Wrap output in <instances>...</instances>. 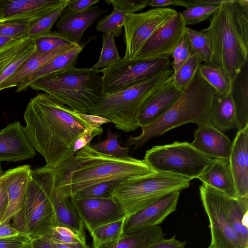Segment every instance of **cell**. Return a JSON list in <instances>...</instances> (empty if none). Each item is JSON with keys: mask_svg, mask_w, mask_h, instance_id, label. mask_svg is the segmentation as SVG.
<instances>
[{"mask_svg": "<svg viewBox=\"0 0 248 248\" xmlns=\"http://www.w3.org/2000/svg\"><path fill=\"white\" fill-rule=\"evenodd\" d=\"M125 182L122 180H112L98 183L78 192L73 197L76 200L111 198L115 190Z\"/></svg>", "mask_w": 248, "mask_h": 248, "instance_id": "836d02e7", "label": "cell"}, {"mask_svg": "<svg viewBox=\"0 0 248 248\" xmlns=\"http://www.w3.org/2000/svg\"><path fill=\"white\" fill-rule=\"evenodd\" d=\"M46 235L56 244L68 245L86 243V239L82 238L70 229L64 227L56 226Z\"/></svg>", "mask_w": 248, "mask_h": 248, "instance_id": "7bdbcfd3", "label": "cell"}, {"mask_svg": "<svg viewBox=\"0 0 248 248\" xmlns=\"http://www.w3.org/2000/svg\"><path fill=\"white\" fill-rule=\"evenodd\" d=\"M223 0H185V7L186 8L203 6H210L220 4Z\"/></svg>", "mask_w": 248, "mask_h": 248, "instance_id": "11a10c76", "label": "cell"}, {"mask_svg": "<svg viewBox=\"0 0 248 248\" xmlns=\"http://www.w3.org/2000/svg\"><path fill=\"white\" fill-rule=\"evenodd\" d=\"M164 235L162 228L158 225L134 233H124L118 239L99 248H149L164 238Z\"/></svg>", "mask_w": 248, "mask_h": 248, "instance_id": "4dcf8cb0", "label": "cell"}, {"mask_svg": "<svg viewBox=\"0 0 248 248\" xmlns=\"http://www.w3.org/2000/svg\"><path fill=\"white\" fill-rule=\"evenodd\" d=\"M173 74L170 67L143 82L106 95L88 109V114L107 118L124 132L134 131L140 127L138 117L145 102Z\"/></svg>", "mask_w": 248, "mask_h": 248, "instance_id": "52a82bcc", "label": "cell"}, {"mask_svg": "<svg viewBox=\"0 0 248 248\" xmlns=\"http://www.w3.org/2000/svg\"><path fill=\"white\" fill-rule=\"evenodd\" d=\"M216 93L197 71L178 102L156 121L140 127L141 134L130 136L126 147L134 145L136 150L150 139L187 123H195L199 127L211 124L210 107Z\"/></svg>", "mask_w": 248, "mask_h": 248, "instance_id": "277c9868", "label": "cell"}, {"mask_svg": "<svg viewBox=\"0 0 248 248\" xmlns=\"http://www.w3.org/2000/svg\"><path fill=\"white\" fill-rule=\"evenodd\" d=\"M113 7V10L109 15L98 21L95 28L104 34L112 33L118 37L123 32L125 19L128 14L116 7Z\"/></svg>", "mask_w": 248, "mask_h": 248, "instance_id": "e575fe53", "label": "cell"}, {"mask_svg": "<svg viewBox=\"0 0 248 248\" xmlns=\"http://www.w3.org/2000/svg\"><path fill=\"white\" fill-rule=\"evenodd\" d=\"M118 138L119 135L117 134L112 133L108 129L105 140L90 143V145L92 148L99 152L115 157L124 158L130 156L128 155L129 147L121 146L119 143Z\"/></svg>", "mask_w": 248, "mask_h": 248, "instance_id": "f35d334b", "label": "cell"}, {"mask_svg": "<svg viewBox=\"0 0 248 248\" xmlns=\"http://www.w3.org/2000/svg\"><path fill=\"white\" fill-rule=\"evenodd\" d=\"M173 79V74L145 102L138 117L140 127L156 121L179 100L183 91L175 85Z\"/></svg>", "mask_w": 248, "mask_h": 248, "instance_id": "e0dca14e", "label": "cell"}, {"mask_svg": "<svg viewBox=\"0 0 248 248\" xmlns=\"http://www.w3.org/2000/svg\"><path fill=\"white\" fill-rule=\"evenodd\" d=\"M55 186L53 169L44 166L32 170L24 205L11 224L31 240L46 235L56 226L51 201Z\"/></svg>", "mask_w": 248, "mask_h": 248, "instance_id": "8992f818", "label": "cell"}, {"mask_svg": "<svg viewBox=\"0 0 248 248\" xmlns=\"http://www.w3.org/2000/svg\"><path fill=\"white\" fill-rule=\"evenodd\" d=\"M169 58L143 60L122 58L101 69L104 96L124 90L153 77L171 67Z\"/></svg>", "mask_w": 248, "mask_h": 248, "instance_id": "30bf717a", "label": "cell"}, {"mask_svg": "<svg viewBox=\"0 0 248 248\" xmlns=\"http://www.w3.org/2000/svg\"><path fill=\"white\" fill-rule=\"evenodd\" d=\"M2 173H3V171L1 169V164L0 162V176L2 175Z\"/></svg>", "mask_w": 248, "mask_h": 248, "instance_id": "6125c7cd", "label": "cell"}, {"mask_svg": "<svg viewBox=\"0 0 248 248\" xmlns=\"http://www.w3.org/2000/svg\"><path fill=\"white\" fill-rule=\"evenodd\" d=\"M37 50L34 37L15 40L0 49V86Z\"/></svg>", "mask_w": 248, "mask_h": 248, "instance_id": "ffe728a7", "label": "cell"}, {"mask_svg": "<svg viewBox=\"0 0 248 248\" xmlns=\"http://www.w3.org/2000/svg\"><path fill=\"white\" fill-rule=\"evenodd\" d=\"M102 47L98 60L92 67L95 70L104 69L120 60L121 57L112 33L102 36Z\"/></svg>", "mask_w": 248, "mask_h": 248, "instance_id": "d590c367", "label": "cell"}, {"mask_svg": "<svg viewBox=\"0 0 248 248\" xmlns=\"http://www.w3.org/2000/svg\"><path fill=\"white\" fill-rule=\"evenodd\" d=\"M0 20H1V14H0Z\"/></svg>", "mask_w": 248, "mask_h": 248, "instance_id": "e7e4bbea", "label": "cell"}, {"mask_svg": "<svg viewBox=\"0 0 248 248\" xmlns=\"http://www.w3.org/2000/svg\"><path fill=\"white\" fill-rule=\"evenodd\" d=\"M103 131V129L101 126L96 127L88 133L79 137L74 144L73 148L74 153L75 154L76 152L91 142L92 140L94 137L101 135Z\"/></svg>", "mask_w": 248, "mask_h": 248, "instance_id": "681fc988", "label": "cell"}, {"mask_svg": "<svg viewBox=\"0 0 248 248\" xmlns=\"http://www.w3.org/2000/svg\"><path fill=\"white\" fill-rule=\"evenodd\" d=\"M57 248H91L86 243H80L68 245H63L55 244Z\"/></svg>", "mask_w": 248, "mask_h": 248, "instance_id": "680465c9", "label": "cell"}, {"mask_svg": "<svg viewBox=\"0 0 248 248\" xmlns=\"http://www.w3.org/2000/svg\"><path fill=\"white\" fill-rule=\"evenodd\" d=\"M107 12L99 6L77 13L68 12L64 9L56 23L57 31L75 44H79L85 31Z\"/></svg>", "mask_w": 248, "mask_h": 248, "instance_id": "44dd1931", "label": "cell"}, {"mask_svg": "<svg viewBox=\"0 0 248 248\" xmlns=\"http://www.w3.org/2000/svg\"><path fill=\"white\" fill-rule=\"evenodd\" d=\"M70 0H0L1 23L21 21L32 23Z\"/></svg>", "mask_w": 248, "mask_h": 248, "instance_id": "5bb4252c", "label": "cell"}, {"mask_svg": "<svg viewBox=\"0 0 248 248\" xmlns=\"http://www.w3.org/2000/svg\"><path fill=\"white\" fill-rule=\"evenodd\" d=\"M197 72L208 83L220 94L230 92L232 82L217 67L207 63L201 64Z\"/></svg>", "mask_w": 248, "mask_h": 248, "instance_id": "1f68e13d", "label": "cell"}, {"mask_svg": "<svg viewBox=\"0 0 248 248\" xmlns=\"http://www.w3.org/2000/svg\"><path fill=\"white\" fill-rule=\"evenodd\" d=\"M76 45L78 44L63 46L44 54L35 52L0 86V91L17 86L21 82L27 79L50 61L70 50Z\"/></svg>", "mask_w": 248, "mask_h": 248, "instance_id": "4316f807", "label": "cell"}, {"mask_svg": "<svg viewBox=\"0 0 248 248\" xmlns=\"http://www.w3.org/2000/svg\"><path fill=\"white\" fill-rule=\"evenodd\" d=\"M126 217L94 230L91 233L93 238V248H99L105 244L120 238L124 234V227Z\"/></svg>", "mask_w": 248, "mask_h": 248, "instance_id": "d6a6232c", "label": "cell"}, {"mask_svg": "<svg viewBox=\"0 0 248 248\" xmlns=\"http://www.w3.org/2000/svg\"><path fill=\"white\" fill-rule=\"evenodd\" d=\"M31 171L30 165H24L8 170L1 175L8 198V208L1 223L10 222L22 208Z\"/></svg>", "mask_w": 248, "mask_h": 248, "instance_id": "d6986e66", "label": "cell"}, {"mask_svg": "<svg viewBox=\"0 0 248 248\" xmlns=\"http://www.w3.org/2000/svg\"><path fill=\"white\" fill-rule=\"evenodd\" d=\"M171 56L173 58L171 68L174 73H175L190 56V47L186 35L174 50Z\"/></svg>", "mask_w": 248, "mask_h": 248, "instance_id": "f6af8a7d", "label": "cell"}, {"mask_svg": "<svg viewBox=\"0 0 248 248\" xmlns=\"http://www.w3.org/2000/svg\"><path fill=\"white\" fill-rule=\"evenodd\" d=\"M8 205V198L7 190L0 176V224L6 214Z\"/></svg>", "mask_w": 248, "mask_h": 248, "instance_id": "816d5d0a", "label": "cell"}, {"mask_svg": "<svg viewBox=\"0 0 248 248\" xmlns=\"http://www.w3.org/2000/svg\"><path fill=\"white\" fill-rule=\"evenodd\" d=\"M181 12L166 22L145 42L134 58L143 60L170 58L186 35Z\"/></svg>", "mask_w": 248, "mask_h": 248, "instance_id": "4fadbf2b", "label": "cell"}, {"mask_svg": "<svg viewBox=\"0 0 248 248\" xmlns=\"http://www.w3.org/2000/svg\"><path fill=\"white\" fill-rule=\"evenodd\" d=\"M150 0H105L108 5L121 9L128 14L141 11L148 4Z\"/></svg>", "mask_w": 248, "mask_h": 248, "instance_id": "bcb514c9", "label": "cell"}, {"mask_svg": "<svg viewBox=\"0 0 248 248\" xmlns=\"http://www.w3.org/2000/svg\"><path fill=\"white\" fill-rule=\"evenodd\" d=\"M56 226L67 228L82 238L86 239L84 226L80 216L76 200L73 196L62 197L56 192L51 196Z\"/></svg>", "mask_w": 248, "mask_h": 248, "instance_id": "484cf974", "label": "cell"}, {"mask_svg": "<svg viewBox=\"0 0 248 248\" xmlns=\"http://www.w3.org/2000/svg\"><path fill=\"white\" fill-rule=\"evenodd\" d=\"M186 241H181L175 236L169 239L164 238L153 244L149 248H185Z\"/></svg>", "mask_w": 248, "mask_h": 248, "instance_id": "f907efd6", "label": "cell"}, {"mask_svg": "<svg viewBox=\"0 0 248 248\" xmlns=\"http://www.w3.org/2000/svg\"><path fill=\"white\" fill-rule=\"evenodd\" d=\"M202 184L217 189L229 196L238 197L229 159L213 158L198 177Z\"/></svg>", "mask_w": 248, "mask_h": 248, "instance_id": "cb8c5ba5", "label": "cell"}, {"mask_svg": "<svg viewBox=\"0 0 248 248\" xmlns=\"http://www.w3.org/2000/svg\"><path fill=\"white\" fill-rule=\"evenodd\" d=\"M220 4L192 7L181 12L186 25L199 23L211 17L219 9Z\"/></svg>", "mask_w": 248, "mask_h": 248, "instance_id": "b9f144b4", "label": "cell"}, {"mask_svg": "<svg viewBox=\"0 0 248 248\" xmlns=\"http://www.w3.org/2000/svg\"><path fill=\"white\" fill-rule=\"evenodd\" d=\"M211 124L221 132L236 127V113L231 91L227 94L216 93L210 107Z\"/></svg>", "mask_w": 248, "mask_h": 248, "instance_id": "83f0119b", "label": "cell"}, {"mask_svg": "<svg viewBox=\"0 0 248 248\" xmlns=\"http://www.w3.org/2000/svg\"><path fill=\"white\" fill-rule=\"evenodd\" d=\"M31 23L21 21H10L0 23V36L14 40L26 36Z\"/></svg>", "mask_w": 248, "mask_h": 248, "instance_id": "ee69618b", "label": "cell"}, {"mask_svg": "<svg viewBox=\"0 0 248 248\" xmlns=\"http://www.w3.org/2000/svg\"><path fill=\"white\" fill-rule=\"evenodd\" d=\"M36 151L27 139L19 121L0 131V162H16L33 158Z\"/></svg>", "mask_w": 248, "mask_h": 248, "instance_id": "ac0fdd59", "label": "cell"}, {"mask_svg": "<svg viewBox=\"0 0 248 248\" xmlns=\"http://www.w3.org/2000/svg\"><path fill=\"white\" fill-rule=\"evenodd\" d=\"M180 192H170L146 208L126 217L124 233H134L158 226L176 211Z\"/></svg>", "mask_w": 248, "mask_h": 248, "instance_id": "9a60e30c", "label": "cell"}, {"mask_svg": "<svg viewBox=\"0 0 248 248\" xmlns=\"http://www.w3.org/2000/svg\"><path fill=\"white\" fill-rule=\"evenodd\" d=\"M96 38V36L87 37L79 44L76 45L70 50L55 58L27 79L21 82L17 86L16 92L20 93L26 90L31 83L41 78L75 67L77 63L78 57L85 46L92 40Z\"/></svg>", "mask_w": 248, "mask_h": 248, "instance_id": "d4e9b609", "label": "cell"}, {"mask_svg": "<svg viewBox=\"0 0 248 248\" xmlns=\"http://www.w3.org/2000/svg\"><path fill=\"white\" fill-rule=\"evenodd\" d=\"M227 215L244 248H248V196H228Z\"/></svg>", "mask_w": 248, "mask_h": 248, "instance_id": "f546056e", "label": "cell"}, {"mask_svg": "<svg viewBox=\"0 0 248 248\" xmlns=\"http://www.w3.org/2000/svg\"><path fill=\"white\" fill-rule=\"evenodd\" d=\"M207 248H214L212 246L210 245Z\"/></svg>", "mask_w": 248, "mask_h": 248, "instance_id": "be15d7a7", "label": "cell"}, {"mask_svg": "<svg viewBox=\"0 0 248 248\" xmlns=\"http://www.w3.org/2000/svg\"><path fill=\"white\" fill-rule=\"evenodd\" d=\"M99 2V0H70L64 8L70 12H80L84 11Z\"/></svg>", "mask_w": 248, "mask_h": 248, "instance_id": "c3c4849f", "label": "cell"}, {"mask_svg": "<svg viewBox=\"0 0 248 248\" xmlns=\"http://www.w3.org/2000/svg\"><path fill=\"white\" fill-rule=\"evenodd\" d=\"M190 144L200 152L214 158L229 159L232 148L229 139L211 124L198 127Z\"/></svg>", "mask_w": 248, "mask_h": 248, "instance_id": "603a6c76", "label": "cell"}, {"mask_svg": "<svg viewBox=\"0 0 248 248\" xmlns=\"http://www.w3.org/2000/svg\"><path fill=\"white\" fill-rule=\"evenodd\" d=\"M31 242V240L24 234L0 238V248H18Z\"/></svg>", "mask_w": 248, "mask_h": 248, "instance_id": "7dc6e473", "label": "cell"}, {"mask_svg": "<svg viewBox=\"0 0 248 248\" xmlns=\"http://www.w3.org/2000/svg\"><path fill=\"white\" fill-rule=\"evenodd\" d=\"M231 93L236 113V127L248 125V62L232 82Z\"/></svg>", "mask_w": 248, "mask_h": 248, "instance_id": "f1b7e54d", "label": "cell"}, {"mask_svg": "<svg viewBox=\"0 0 248 248\" xmlns=\"http://www.w3.org/2000/svg\"><path fill=\"white\" fill-rule=\"evenodd\" d=\"M18 248H31V242L27 243Z\"/></svg>", "mask_w": 248, "mask_h": 248, "instance_id": "94428289", "label": "cell"}, {"mask_svg": "<svg viewBox=\"0 0 248 248\" xmlns=\"http://www.w3.org/2000/svg\"><path fill=\"white\" fill-rule=\"evenodd\" d=\"M23 117L27 139L45 158V166L52 169L74 156V146L79 137L98 127L46 93L31 99Z\"/></svg>", "mask_w": 248, "mask_h": 248, "instance_id": "6da1fadb", "label": "cell"}, {"mask_svg": "<svg viewBox=\"0 0 248 248\" xmlns=\"http://www.w3.org/2000/svg\"><path fill=\"white\" fill-rule=\"evenodd\" d=\"M85 227L91 234L96 229L126 217L125 213L112 198L76 200Z\"/></svg>", "mask_w": 248, "mask_h": 248, "instance_id": "2e32d148", "label": "cell"}, {"mask_svg": "<svg viewBox=\"0 0 248 248\" xmlns=\"http://www.w3.org/2000/svg\"><path fill=\"white\" fill-rule=\"evenodd\" d=\"M148 5L155 8L170 5L183 6V2L182 0H150Z\"/></svg>", "mask_w": 248, "mask_h": 248, "instance_id": "9f6ffc18", "label": "cell"}, {"mask_svg": "<svg viewBox=\"0 0 248 248\" xmlns=\"http://www.w3.org/2000/svg\"><path fill=\"white\" fill-rule=\"evenodd\" d=\"M70 1V0L69 2L55 11L43 16L31 23L27 31L26 36L35 37L50 32L63 10Z\"/></svg>", "mask_w": 248, "mask_h": 248, "instance_id": "60d3db41", "label": "cell"}, {"mask_svg": "<svg viewBox=\"0 0 248 248\" xmlns=\"http://www.w3.org/2000/svg\"><path fill=\"white\" fill-rule=\"evenodd\" d=\"M31 248H57L53 243L46 234L41 237L31 240Z\"/></svg>", "mask_w": 248, "mask_h": 248, "instance_id": "f5cc1de1", "label": "cell"}, {"mask_svg": "<svg viewBox=\"0 0 248 248\" xmlns=\"http://www.w3.org/2000/svg\"><path fill=\"white\" fill-rule=\"evenodd\" d=\"M14 40H15L9 37L0 36V49Z\"/></svg>", "mask_w": 248, "mask_h": 248, "instance_id": "91938a15", "label": "cell"}, {"mask_svg": "<svg viewBox=\"0 0 248 248\" xmlns=\"http://www.w3.org/2000/svg\"><path fill=\"white\" fill-rule=\"evenodd\" d=\"M178 12L170 8L156 7L126 16L124 24V58L132 59L147 40Z\"/></svg>", "mask_w": 248, "mask_h": 248, "instance_id": "7c38bea8", "label": "cell"}, {"mask_svg": "<svg viewBox=\"0 0 248 248\" xmlns=\"http://www.w3.org/2000/svg\"><path fill=\"white\" fill-rule=\"evenodd\" d=\"M200 195L211 231L210 245L214 248H244L227 215L228 195L202 184Z\"/></svg>", "mask_w": 248, "mask_h": 248, "instance_id": "8fae6325", "label": "cell"}, {"mask_svg": "<svg viewBox=\"0 0 248 248\" xmlns=\"http://www.w3.org/2000/svg\"><path fill=\"white\" fill-rule=\"evenodd\" d=\"M190 181V179L179 175L155 172L143 178L123 183L112 196L128 217L170 192L187 188Z\"/></svg>", "mask_w": 248, "mask_h": 248, "instance_id": "ba28073f", "label": "cell"}, {"mask_svg": "<svg viewBox=\"0 0 248 248\" xmlns=\"http://www.w3.org/2000/svg\"><path fill=\"white\" fill-rule=\"evenodd\" d=\"M82 116L94 126L100 127L103 124L111 123L110 121L99 116L94 115L90 114L82 113Z\"/></svg>", "mask_w": 248, "mask_h": 248, "instance_id": "6f0895ef", "label": "cell"}, {"mask_svg": "<svg viewBox=\"0 0 248 248\" xmlns=\"http://www.w3.org/2000/svg\"><path fill=\"white\" fill-rule=\"evenodd\" d=\"M201 31L212 52L207 63L219 68L232 82L248 62V0H223L208 27Z\"/></svg>", "mask_w": 248, "mask_h": 248, "instance_id": "3957f363", "label": "cell"}, {"mask_svg": "<svg viewBox=\"0 0 248 248\" xmlns=\"http://www.w3.org/2000/svg\"><path fill=\"white\" fill-rule=\"evenodd\" d=\"M21 234L14 228L9 221H5L0 224V238L12 237Z\"/></svg>", "mask_w": 248, "mask_h": 248, "instance_id": "db71d44e", "label": "cell"}, {"mask_svg": "<svg viewBox=\"0 0 248 248\" xmlns=\"http://www.w3.org/2000/svg\"><path fill=\"white\" fill-rule=\"evenodd\" d=\"M155 172L171 173L190 179L198 178L213 159L194 148L187 142L153 147L144 159Z\"/></svg>", "mask_w": 248, "mask_h": 248, "instance_id": "9c48e42d", "label": "cell"}, {"mask_svg": "<svg viewBox=\"0 0 248 248\" xmlns=\"http://www.w3.org/2000/svg\"><path fill=\"white\" fill-rule=\"evenodd\" d=\"M186 36L190 47V55L197 54L204 63H208L211 59L212 52L203 34L201 31L186 27Z\"/></svg>", "mask_w": 248, "mask_h": 248, "instance_id": "8d00e7d4", "label": "cell"}, {"mask_svg": "<svg viewBox=\"0 0 248 248\" xmlns=\"http://www.w3.org/2000/svg\"><path fill=\"white\" fill-rule=\"evenodd\" d=\"M229 161L238 197L248 196V125L237 133Z\"/></svg>", "mask_w": 248, "mask_h": 248, "instance_id": "7402d4cb", "label": "cell"}, {"mask_svg": "<svg viewBox=\"0 0 248 248\" xmlns=\"http://www.w3.org/2000/svg\"><path fill=\"white\" fill-rule=\"evenodd\" d=\"M203 62L197 55H190L185 62L173 74V82L180 90L184 91L195 75L198 67Z\"/></svg>", "mask_w": 248, "mask_h": 248, "instance_id": "ab89813d", "label": "cell"}, {"mask_svg": "<svg viewBox=\"0 0 248 248\" xmlns=\"http://www.w3.org/2000/svg\"><path fill=\"white\" fill-rule=\"evenodd\" d=\"M100 70L75 67L41 78L29 87L42 91L73 111L88 113L104 97Z\"/></svg>", "mask_w": 248, "mask_h": 248, "instance_id": "5b68a950", "label": "cell"}, {"mask_svg": "<svg viewBox=\"0 0 248 248\" xmlns=\"http://www.w3.org/2000/svg\"><path fill=\"white\" fill-rule=\"evenodd\" d=\"M90 143L53 169L56 192L59 195L73 196L78 192L98 183L112 180L131 181L155 172L144 160L104 154L92 148Z\"/></svg>", "mask_w": 248, "mask_h": 248, "instance_id": "7a4b0ae2", "label": "cell"}, {"mask_svg": "<svg viewBox=\"0 0 248 248\" xmlns=\"http://www.w3.org/2000/svg\"><path fill=\"white\" fill-rule=\"evenodd\" d=\"M37 47L36 53H46L59 47L76 44L69 38L57 31L34 37Z\"/></svg>", "mask_w": 248, "mask_h": 248, "instance_id": "74e56055", "label": "cell"}]
</instances>
